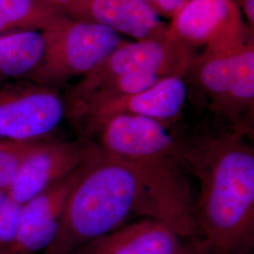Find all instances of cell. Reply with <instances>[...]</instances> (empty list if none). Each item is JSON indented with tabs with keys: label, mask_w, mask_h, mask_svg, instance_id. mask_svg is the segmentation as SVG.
<instances>
[{
	"label": "cell",
	"mask_w": 254,
	"mask_h": 254,
	"mask_svg": "<svg viewBox=\"0 0 254 254\" xmlns=\"http://www.w3.org/2000/svg\"><path fill=\"white\" fill-rule=\"evenodd\" d=\"M244 16L247 25L252 30L254 29V0H239L237 4Z\"/></svg>",
	"instance_id": "obj_20"
},
{
	"label": "cell",
	"mask_w": 254,
	"mask_h": 254,
	"mask_svg": "<svg viewBox=\"0 0 254 254\" xmlns=\"http://www.w3.org/2000/svg\"><path fill=\"white\" fill-rule=\"evenodd\" d=\"M66 116L56 88L18 79L0 85V138L16 142L46 140Z\"/></svg>",
	"instance_id": "obj_7"
},
{
	"label": "cell",
	"mask_w": 254,
	"mask_h": 254,
	"mask_svg": "<svg viewBox=\"0 0 254 254\" xmlns=\"http://www.w3.org/2000/svg\"><path fill=\"white\" fill-rule=\"evenodd\" d=\"M44 30L24 29L0 36V80L26 79L44 59Z\"/></svg>",
	"instance_id": "obj_14"
},
{
	"label": "cell",
	"mask_w": 254,
	"mask_h": 254,
	"mask_svg": "<svg viewBox=\"0 0 254 254\" xmlns=\"http://www.w3.org/2000/svg\"><path fill=\"white\" fill-rule=\"evenodd\" d=\"M40 1L47 7L64 14L65 10L73 0H40Z\"/></svg>",
	"instance_id": "obj_21"
},
{
	"label": "cell",
	"mask_w": 254,
	"mask_h": 254,
	"mask_svg": "<svg viewBox=\"0 0 254 254\" xmlns=\"http://www.w3.org/2000/svg\"><path fill=\"white\" fill-rule=\"evenodd\" d=\"M180 254H202L200 253V250L198 249V247L195 245L192 242H186V245L184 247L183 251Z\"/></svg>",
	"instance_id": "obj_22"
},
{
	"label": "cell",
	"mask_w": 254,
	"mask_h": 254,
	"mask_svg": "<svg viewBox=\"0 0 254 254\" xmlns=\"http://www.w3.org/2000/svg\"><path fill=\"white\" fill-rule=\"evenodd\" d=\"M82 137L127 167L139 183L147 218L157 220L185 241L195 242V196L181 137L153 120L118 115L91 128Z\"/></svg>",
	"instance_id": "obj_2"
},
{
	"label": "cell",
	"mask_w": 254,
	"mask_h": 254,
	"mask_svg": "<svg viewBox=\"0 0 254 254\" xmlns=\"http://www.w3.org/2000/svg\"><path fill=\"white\" fill-rule=\"evenodd\" d=\"M187 77L224 127L254 138V36L196 55Z\"/></svg>",
	"instance_id": "obj_4"
},
{
	"label": "cell",
	"mask_w": 254,
	"mask_h": 254,
	"mask_svg": "<svg viewBox=\"0 0 254 254\" xmlns=\"http://www.w3.org/2000/svg\"><path fill=\"white\" fill-rule=\"evenodd\" d=\"M254 36L235 0H189L168 24L167 39L190 49H216Z\"/></svg>",
	"instance_id": "obj_9"
},
{
	"label": "cell",
	"mask_w": 254,
	"mask_h": 254,
	"mask_svg": "<svg viewBox=\"0 0 254 254\" xmlns=\"http://www.w3.org/2000/svg\"><path fill=\"white\" fill-rule=\"evenodd\" d=\"M189 89L184 76H169L145 91L103 100L65 104L66 115L84 135L107 119L131 115L153 120L170 127L183 114Z\"/></svg>",
	"instance_id": "obj_6"
},
{
	"label": "cell",
	"mask_w": 254,
	"mask_h": 254,
	"mask_svg": "<svg viewBox=\"0 0 254 254\" xmlns=\"http://www.w3.org/2000/svg\"><path fill=\"white\" fill-rule=\"evenodd\" d=\"M198 183L194 243L202 254H250L254 245V148L224 127L181 138Z\"/></svg>",
	"instance_id": "obj_1"
},
{
	"label": "cell",
	"mask_w": 254,
	"mask_h": 254,
	"mask_svg": "<svg viewBox=\"0 0 254 254\" xmlns=\"http://www.w3.org/2000/svg\"><path fill=\"white\" fill-rule=\"evenodd\" d=\"M196 53L168 39L126 41L67 91L65 102L77 100L117 76L139 70H157L186 76Z\"/></svg>",
	"instance_id": "obj_8"
},
{
	"label": "cell",
	"mask_w": 254,
	"mask_h": 254,
	"mask_svg": "<svg viewBox=\"0 0 254 254\" xmlns=\"http://www.w3.org/2000/svg\"><path fill=\"white\" fill-rule=\"evenodd\" d=\"M62 15L40 0H0V36L24 29L46 30Z\"/></svg>",
	"instance_id": "obj_15"
},
{
	"label": "cell",
	"mask_w": 254,
	"mask_h": 254,
	"mask_svg": "<svg viewBox=\"0 0 254 254\" xmlns=\"http://www.w3.org/2000/svg\"><path fill=\"white\" fill-rule=\"evenodd\" d=\"M167 73L157 70H139L117 76L104 83L90 94L77 100L65 102V104L81 100H103L113 97L125 96L145 91L156 83L169 77Z\"/></svg>",
	"instance_id": "obj_16"
},
{
	"label": "cell",
	"mask_w": 254,
	"mask_h": 254,
	"mask_svg": "<svg viewBox=\"0 0 254 254\" xmlns=\"http://www.w3.org/2000/svg\"><path fill=\"white\" fill-rule=\"evenodd\" d=\"M97 150L98 147L85 137L73 141L32 142L7 191L24 204L89 161Z\"/></svg>",
	"instance_id": "obj_10"
},
{
	"label": "cell",
	"mask_w": 254,
	"mask_h": 254,
	"mask_svg": "<svg viewBox=\"0 0 254 254\" xmlns=\"http://www.w3.org/2000/svg\"><path fill=\"white\" fill-rule=\"evenodd\" d=\"M134 214L147 218L139 183L98 148L67 200L54 240L42 254H71L126 225Z\"/></svg>",
	"instance_id": "obj_3"
},
{
	"label": "cell",
	"mask_w": 254,
	"mask_h": 254,
	"mask_svg": "<svg viewBox=\"0 0 254 254\" xmlns=\"http://www.w3.org/2000/svg\"><path fill=\"white\" fill-rule=\"evenodd\" d=\"M44 31V59L26 79L51 88L85 76L127 41L109 27L64 14Z\"/></svg>",
	"instance_id": "obj_5"
},
{
	"label": "cell",
	"mask_w": 254,
	"mask_h": 254,
	"mask_svg": "<svg viewBox=\"0 0 254 254\" xmlns=\"http://www.w3.org/2000/svg\"><path fill=\"white\" fill-rule=\"evenodd\" d=\"M92 157L77 170L22 205L16 236L9 246L11 254L43 253L52 243L67 200Z\"/></svg>",
	"instance_id": "obj_11"
},
{
	"label": "cell",
	"mask_w": 254,
	"mask_h": 254,
	"mask_svg": "<svg viewBox=\"0 0 254 254\" xmlns=\"http://www.w3.org/2000/svg\"><path fill=\"white\" fill-rule=\"evenodd\" d=\"M0 254H11L9 246H0Z\"/></svg>",
	"instance_id": "obj_23"
},
{
	"label": "cell",
	"mask_w": 254,
	"mask_h": 254,
	"mask_svg": "<svg viewBox=\"0 0 254 254\" xmlns=\"http://www.w3.org/2000/svg\"><path fill=\"white\" fill-rule=\"evenodd\" d=\"M31 143L0 138V190H8L11 187Z\"/></svg>",
	"instance_id": "obj_17"
},
{
	"label": "cell",
	"mask_w": 254,
	"mask_h": 254,
	"mask_svg": "<svg viewBox=\"0 0 254 254\" xmlns=\"http://www.w3.org/2000/svg\"><path fill=\"white\" fill-rule=\"evenodd\" d=\"M186 242L163 223L143 218L95 238L71 254H180Z\"/></svg>",
	"instance_id": "obj_13"
},
{
	"label": "cell",
	"mask_w": 254,
	"mask_h": 254,
	"mask_svg": "<svg viewBox=\"0 0 254 254\" xmlns=\"http://www.w3.org/2000/svg\"><path fill=\"white\" fill-rule=\"evenodd\" d=\"M151 9L163 18H171L189 0H144Z\"/></svg>",
	"instance_id": "obj_19"
},
{
	"label": "cell",
	"mask_w": 254,
	"mask_h": 254,
	"mask_svg": "<svg viewBox=\"0 0 254 254\" xmlns=\"http://www.w3.org/2000/svg\"><path fill=\"white\" fill-rule=\"evenodd\" d=\"M64 15L109 27L135 41L167 39L168 25L144 0H73Z\"/></svg>",
	"instance_id": "obj_12"
},
{
	"label": "cell",
	"mask_w": 254,
	"mask_h": 254,
	"mask_svg": "<svg viewBox=\"0 0 254 254\" xmlns=\"http://www.w3.org/2000/svg\"><path fill=\"white\" fill-rule=\"evenodd\" d=\"M22 205L8 191L0 190V246H9L13 242Z\"/></svg>",
	"instance_id": "obj_18"
}]
</instances>
